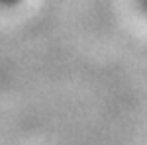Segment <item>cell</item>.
Listing matches in <instances>:
<instances>
[{
	"label": "cell",
	"mask_w": 147,
	"mask_h": 145,
	"mask_svg": "<svg viewBox=\"0 0 147 145\" xmlns=\"http://www.w3.org/2000/svg\"><path fill=\"white\" fill-rule=\"evenodd\" d=\"M14 2H18V0H0V4H14Z\"/></svg>",
	"instance_id": "cell-1"
},
{
	"label": "cell",
	"mask_w": 147,
	"mask_h": 145,
	"mask_svg": "<svg viewBox=\"0 0 147 145\" xmlns=\"http://www.w3.org/2000/svg\"><path fill=\"white\" fill-rule=\"evenodd\" d=\"M145 4H147V0H145Z\"/></svg>",
	"instance_id": "cell-2"
}]
</instances>
